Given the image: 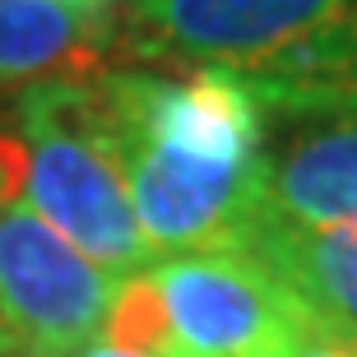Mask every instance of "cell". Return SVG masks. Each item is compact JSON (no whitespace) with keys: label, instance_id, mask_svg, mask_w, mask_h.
Listing matches in <instances>:
<instances>
[{"label":"cell","instance_id":"obj_1","mask_svg":"<svg viewBox=\"0 0 357 357\" xmlns=\"http://www.w3.org/2000/svg\"><path fill=\"white\" fill-rule=\"evenodd\" d=\"M5 121L19 139V199L42 223L116 278L153 265L130 209L121 135L102 79L14 93Z\"/></svg>","mask_w":357,"mask_h":357},{"label":"cell","instance_id":"obj_2","mask_svg":"<svg viewBox=\"0 0 357 357\" xmlns=\"http://www.w3.org/2000/svg\"><path fill=\"white\" fill-rule=\"evenodd\" d=\"M116 283L19 195L0 204V339L10 357H75L102 334Z\"/></svg>","mask_w":357,"mask_h":357},{"label":"cell","instance_id":"obj_3","mask_svg":"<svg viewBox=\"0 0 357 357\" xmlns=\"http://www.w3.org/2000/svg\"><path fill=\"white\" fill-rule=\"evenodd\" d=\"M167 316L172 357H283L311 320L246 251L162 255L144 269Z\"/></svg>","mask_w":357,"mask_h":357},{"label":"cell","instance_id":"obj_4","mask_svg":"<svg viewBox=\"0 0 357 357\" xmlns=\"http://www.w3.org/2000/svg\"><path fill=\"white\" fill-rule=\"evenodd\" d=\"M357 0H130L126 66H213L251 79Z\"/></svg>","mask_w":357,"mask_h":357},{"label":"cell","instance_id":"obj_5","mask_svg":"<svg viewBox=\"0 0 357 357\" xmlns=\"http://www.w3.org/2000/svg\"><path fill=\"white\" fill-rule=\"evenodd\" d=\"M265 209L302 227L357 223V107L265 116Z\"/></svg>","mask_w":357,"mask_h":357},{"label":"cell","instance_id":"obj_6","mask_svg":"<svg viewBox=\"0 0 357 357\" xmlns=\"http://www.w3.org/2000/svg\"><path fill=\"white\" fill-rule=\"evenodd\" d=\"M121 66V19L107 5L0 0V93L98 84Z\"/></svg>","mask_w":357,"mask_h":357},{"label":"cell","instance_id":"obj_7","mask_svg":"<svg viewBox=\"0 0 357 357\" xmlns=\"http://www.w3.org/2000/svg\"><path fill=\"white\" fill-rule=\"evenodd\" d=\"M241 251L297 297L311 330L357 344V223L302 227L265 209Z\"/></svg>","mask_w":357,"mask_h":357},{"label":"cell","instance_id":"obj_8","mask_svg":"<svg viewBox=\"0 0 357 357\" xmlns=\"http://www.w3.org/2000/svg\"><path fill=\"white\" fill-rule=\"evenodd\" d=\"M283 357H357V344H344V339H330L320 330H306L297 344L288 348Z\"/></svg>","mask_w":357,"mask_h":357},{"label":"cell","instance_id":"obj_9","mask_svg":"<svg viewBox=\"0 0 357 357\" xmlns=\"http://www.w3.org/2000/svg\"><path fill=\"white\" fill-rule=\"evenodd\" d=\"M14 199V162H10V144H5V135H0V204ZM0 357H10L5 339H0Z\"/></svg>","mask_w":357,"mask_h":357},{"label":"cell","instance_id":"obj_10","mask_svg":"<svg viewBox=\"0 0 357 357\" xmlns=\"http://www.w3.org/2000/svg\"><path fill=\"white\" fill-rule=\"evenodd\" d=\"M75 357H149V353H135V348H121V344H107L102 334L93 339V344H84Z\"/></svg>","mask_w":357,"mask_h":357},{"label":"cell","instance_id":"obj_11","mask_svg":"<svg viewBox=\"0 0 357 357\" xmlns=\"http://www.w3.org/2000/svg\"><path fill=\"white\" fill-rule=\"evenodd\" d=\"M66 5H112V0H66Z\"/></svg>","mask_w":357,"mask_h":357}]
</instances>
